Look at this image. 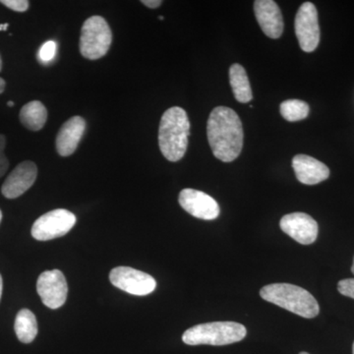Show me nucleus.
Masks as SVG:
<instances>
[{"label":"nucleus","mask_w":354,"mask_h":354,"mask_svg":"<svg viewBox=\"0 0 354 354\" xmlns=\"http://www.w3.org/2000/svg\"><path fill=\"white\" fill-rule=\"evenodd\" d=\"M14 330L18 339L23 344H30L38 335V322L36 316L29 309H22L16 316Z\"/></svg>","instance_id":"18"},{"label":"nucleus","mask_w":354,"mask_h":354,"mask_svg":"<svg viewBox=\"0 0 354 354\" xmlns=\"http://www.w3.org/2000/svg\"><path fill=\"white\" fill-rule=\"evenodd\" d=\"M86 130V121L81 116H73L62 125L57 136L55 146L62 157H69L75 152Z\"/></svg>","instance_id":"15"},{"label":"nucleus","mask_w":354,"mask_h":354,"mask_svg":"<svg viewBox=\"0 0 354 354\" xmlns=\"http://www.w3.org/2000/svg\"><path fill=\"white\" fill-rule=\"evenodd\" d=\"M8 106H10V108H12L14 106V102H8Z\"/></svg>","instance_id":"28"},{"label":"nucleus","mask_w":354,"mask_h":354,"mask_svg":"<svg viewBox=\"0 0 354 354\" xmlns=\"http://www.w3.org/2000/svg\"><path fill=\"white\" fill-rule=\"evenodd\" d=\"M246 334V328L239 323H205L186 330L183 335V341L188 346H227L242 341Z\"/></svg>","instance_id":"4"},{"label":"nucleus","mask_w":354,"mask_h":354,"mask_svg":"<svg viewBox=\"0 0 354 354\" xmlns=\"http://www.w3.org/2000/svg\"><path fill=\"white\" fill-rule=\"evenodd\" d=\"M189 135V118L183 109L172 106L165 111L158 128V146L167 160L176 162L184 157Z\"/></svg>","instance_id":"2"},{"label":"nucleus","mask_w":354,"mask_h":354,"mask_svg":"<svg viewBox=\"0 0 354 354\" xmlns=\"http://www.w3.org/2000/svg\"><path fill=\"white\" fill-rule=\"evenodd\" d=\"M8 24H2L0 25V31H6L8 29Z\"/></svg>","instance_id":"27"},{"label":"nucleus","mask_w":354,"mask_h":354,"mask_svg":"<svg viewBox=\"0 0 354 354\" xmlns=\"http://www.w3.org/2000/svg\"><path fill=\"white\" fill-rule=\"evenodd\" d=\"M57 55V43L53 41L44 43L39 50V59L44 64L51 62Z\"/></svg>","instance_id":"20"},{"label":"nucleus","mask_w":354,"mask_h":354,"mask_svg":"<svg viewBox=\"0 0 354 354\" xmlns=\"http://www.w3.org/2000/svg\"><path fill=\"white\" fill-rule=\"evenodd\" d=\"M1 69H2V59H1V57H0V71H1Z\"/></svg>","instance_id":"29"},{"label":"nucleus","mask_w":354,"mask_h":354,"mask_svg":"<svg viewBox=\"0 0 354 354\" xmlns=\"http://www.w3.org/2000/svg\"><path fill=\"white\" fill-rule=\"evenodd\" d=\"M254 13L261 29L271 39L281 38L283 32V18L277 2L272 0H256Z\"/></svg>","instance_id":"13"},{"label":"nucleus","mask_w":354,"mask_h":354,"mask_svg":"<svg viewBox=\"0 0 354 354\" xmlns=\"http://www.w3.org/2000/svg\"><path fill=\"white\" fill-rule=\"evenodd\" d=\"M353 354H354V344H353Z\"/></svg>","instance_id":"33"},{"label":"nucleus","mask_w":354,"mask_h":354,"mask_svg":"<svg viewBox=\"0 0 354 354\" xmlns=\"http://www.w3.org/2000/svg\"><path fill=\"white\" fill-rule=\"evenodd\" d=\"M281 114L290 122L304 120L308 116L309 106L301 100H288L281 104Z\"/></svg>","instance_id":"19"},{"label":"nucleus","mask_w":354,"mask_h":354,"mask_svg":"<svg viewBox=\"0 0 354 354\" xmlns=\"http://www.w3.org/2000/svg\"><path fill=\"white\" fill-rule=\"evenodd\" d=\"M141 2L144 6L152 9L158 8L162 4V1H160V0H142Z\"/></svg>","instance_id":"24"},{"label":"nucleus","mask_w":354,"mask_h":354,"mask_svg":"<svg viewBox=\"0 0 354 354\" xmlns=\"http://www.w3.org/2000/svg\"><path fill=\"white\" fill-rule=\"evenodd\" d=\"M351 272H353V274H354V259H353V267H351Z\"/></svg>","instance_id":"30"},{"label":"nucleus","mask_w":354,"mask_h":354,"mask_svg":"<svg viewBox=\"0 0 354 354\" xmlns=\"http://www.w3.org/2000/svg\"><path fill=\"white\" fill-rule=\"evenodd\" d=\"M230 82L237 102L247 104L253 99L252 88L249 82L248 75L242 65L234 64L230 66Z\"/></svg>","instance_id":"16"},{"label":"nucleus","mask_w":354,"mask_h":354,"mask_svg":"<svg viewBox=\"0 0 354 354\" xmlns=\"http://www.w3.org/2000/svg\"><path fill=\"white\" fill-rule=\"evenodd\" d=\"M0 3L16 12H25L30 6V2L27 0H1Z\"/></svg>","instance_id":"21"},{"label":"nucleus","mask_w":354,"mask_h":354,"mask_svg":"<svg viewBox=\"0 0 354 354\" xmlns=\"http://www.w3.org/2000/svg\"><path fill=\"white\" fill-rule=\"evenodd\" d=\"M109 281L115 288L137 297L150 295L157 288V281L152 276L130 267L114 268L109 274Z\"/></svg>","instance_id":"8"},{"label":"nucleus","mask_w":354,"mask_h":354,"mask_svg":"<svg viewBox=\"0 0 354 354\" xmlns=\"http://www.w3.org/2000/svg\"><path fill=\"white\" fill-rule=\"evenodd\" d=\"M279 227L285 234L298 243L309 245L318 237V223L312 216L305 213H292L283 216Z\"/></svg>","instance_id":"11"},{"label":"nucleus","mask_w":354,"mask_h":354,"mask_svg":"<svg viewBox=\"0 0 354 354\" xmlns=\"http://www.w3.org/2000/svg\"><path fill=\"white\" fill-rule=\"evenodd\" d=\"M6 82L3 80V79L0 77V94H2V93L4 92V90H6Z\"/></svg>","instance_id":"25"},{"label":"nucleus","mask_w":354,"mask_h":354,"mask_svg":"<svg viewBox=\"0 0 354 354\" xmlns=\"http://www.w3.org/2000/svg\"><path fill=\"white\" fill-rule=\"evenodd\" d=\"M295 34L300 48L305 53H312L320 43V27L316 6L304 2L298 9L295 21Z\"/></svg>","instance_id":"7"},{"label":"nucleus","mask_w":354,"mask_h":354,"mask_svg":"<svg viewBox=\"0 0 354 354\" xmlns=\"http://www.w3.org/2000/svg\"><path fill=\"white\" fill-rule=\"evenodd\" d=\"M178 202L188 214L200 220L213 221L220 216L218 202L202 191L186 188L179 194Z\"/></svg>","instance_id":"10"},{"label":"nucleus","mask_w":354,"mask_h":354,"mask_svg":"<svg viewBox=\"0 0 354 354\" xmlns=\"http://www.w3.org/2000/svg\"><path fill=\"white\" fill-rule=\"evenodd\" d=\"M337 290L344 297L353 298L354 299V279H346L339 281L337 285Z\"/></svg>","instance_id":"22"},{"label":"nucleus","mask_w":354,"mask_h":354,"mask_svg":"<svg viewBox=\"0 0 354 354\" xmlns=\"http://www.w3.org/2000/svg\"><path fill=\"white\" fill-rule=\"evenodd\" d=\"M292 167L299 183L315 185L329 178L330 169L325 164L307 155L293 158Z\"/></svg>","instance_id":"14"},{"label":"nucleus","mask_w":354,"mask_h":354,"mask_svg":"<svg viewBox=\"0 0 354 354\" xmlns=\"http://www.w3.org/2000/svg\"><path fill=\"white\" fill-rule=\"evenodd\" d=\"M2 288H3V281H2L1 274H0V299H1Z\"/></svg>","instance_id":"26"},{"label":"nucleus","mask_w":354,"mask_h":354,"mask_svg":"<svg viewBox=\"0 0 354 354\" xmlns=\"http://www.w3.org/2000/svg\"><path fill=\"white\" fill-rule=\"evenodd\" d=\"M37 291L46 307L57 309L66 301L68 286L64 274L59 270H53L41 272L37 281Z\"/></svg>","instance_id":"9"},{"label":"nucleus","mask_w":354,"mask_h":354,"mask_svg":"<svg viewBox=\"0 0 354 354\" xmlns=\"http://www.w3.org/2000/svg\"><path fill=\"white\" fill-rule=\"evenodd\" d=\"M299 354H309V353H300Z\"/></svg>","instance_id":"32"},{"label":"nucleus","mask_w":354,"mask_h":354,"mask_svg":"<svg viewBox=\"0 0 354 354\" xmlns=\"http://www.w3.org/2000/svg\"><path fill=\"white\" fill-rule=\"evenodd\" d=\"M207 135L212 152L218 160L232 162L243 148V127L239 114L227 106H216L209 114Z\"/></svg>","instance_id":"1"},{"label":"nucleus","mask_w":354,"mask_h":354,"mask_svg":"<svg viewBox=\"0 0 354 354\" xmlns=\"http://www.w3.org/2000/svg\"><path fill=\"white\" fill-rule=\"evenodd\" d=\"M113 41L109 25L101 16H93L84 22L81 29V55L90 60H97L108 53Z\"/></svg>","instance_id":"5"},{"label":"nucleus","mask_w":354,"mask_h":354,"mask_svg":"<svg viewBox=\"0 0 354 354\" xmlns=\"http://www.w3.org/2000/svg\"><path fill=\"white\" fill-rule=\"evenodd\" d=\"M76 216L65 209H57L39 216L32 227V235L39 241H48L68 234L76 223Z\"/></svg>","instance_id":"6"},{"label":"nucleus","mask_w":354,"mask_h":354,"mask_svg":"<svg viewBox=\"0 0 354 354\" xmlns=\"http://www.w3.org/2000/svg\"><path fill=\"white\" fill-rule=\"evenodd\" d=\"M38 176V167L31 160L18 165L7 176L1 187L2 195L7 199H15L32 187Z\"/></svg>","instance_id":"12"},{"label":"nucleus","mask_w":354,"mask_h":354,"mask_svg":"<svg viewBox=\"0 0 354 354\" xmlns=\"http://www.w3.org/2000/svg\"><path fill=\"white\" fill-rule=\"evenodd\" d=\"M260 295L266 301L304 318H315L320 311L318 302L309 291L290 283L266 286L260 290Z\"/></svg>","instance_id":"3"},{"label":"nucleus","mask_w":354,"mask_h":354,"mask_svg":"<svg viewBox=\"0 0 354 354\" xmlns=\"http://www.w3.org/2000/svg\"><path fill=\"white\" fill-rule=\"evenodd\" d=\"M19 116L21 123L27 129L39 131L48 120V111L43 102L32 101L21 109Z\"/></svg>","instance_id":"17"},{"label":"nucleus","mask_w":354,"mask_h":354,"mask_svg":"<svg viewBox=\"0 0 354 354\" xmlns=\"http://www.w3.org/2000/svg\"><path fill=\"white\" fill-rule=\"evenodd\" d=\"M1 220H2V213H1V209H0V223H1Z\"/></svg>","instance_id":"31"},{"label":"nucleus","mask_w":354,"mask_h":354,"mask_svg":"<svg viewBox=\"0 0 354 354\" xmlns=\"http://www.w3.org/2000/svg\"><path fill=\"white\" fill-rule=\"evenodd\" d=\"M6 146V138L4 135L0 134V177L6 174L9 167V162L4 153V149Z\"/></svg>","instance_id":"23"}]
</instances>
